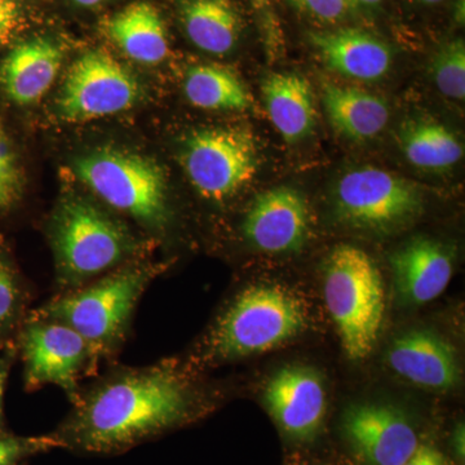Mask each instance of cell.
I'll return each mask as SVG.
<instances>
[{
	"instance_id": "6da1fadb",
	"label": "cell",
	"mask_w": 465,
	"mask_h": 465,
	"mask_svg": "<svg viewBox=\"0 0 465 465\" xmlns=\"http://www.w3.org/2000/svg\"><path fill=\"white\" fill-rule=\"evenodd\" d=\"M195 409L191 379L174 361L118 367L82 388L52 436L64 449L116 454L185 424Z\"/></svg>"
},
{
	"instance_id": "7a4b0ae2",
	"label": "cell",
	"mask_w": 465,
	"mask_h": 465,
	"mask_svg": "<svg viewBox=\"0 0 465 465\" xmlns=\"http://www.w3.org/2000/svg\"><path fill=\"white\" fill-rule=\"evenodd\" d=\"M159 265L127 262L78 289L60 292L33 317L66 324L91 345L96 356H115L130 332L134 314Z\"/></svg>"
},
{
	"instance_id": "3957f363",
	"label": "cell",
	"mask_w": 465,
	"mask_h": 465,
	"mask_svg": "<svg viewBox=\"0 0 465 465\" xmlns=\"http://www.w3.org/2000/svg\"><path fill=\"white\" fill-rule=\"evenodd\" d=\"M60 292L84 286L134 255L137 242L121 222L81 197L65 198L51 223Z\"/></svg>"
},
{
	"instance_id": "277c9868",
	"label": "cell",
	"mask_w": 465,
	"mask_h": 465,
	"mask_svg": "<svg viewBox=\"0 0 465 465\" xmlns=\"http://www.w3.org/2000/svg\"><path fill=\"white\" fill-rule=\"evenodd\" d=\"M307 324L304 307L289 291L271 284L249 287L217 317L203 342L210 362L265 353L298 336Z\"/></svg>"
},
{
	"instance_id": "5b68a950",
	"label": "cell",
	"mask_w": 465,
	"mask_h": 465,
	"mask_svg": "<svg viewBox=\"0 0 465 465\" xmlns=\"http://www.w3.org/2000/svg\"><path fill=\"white\" fill-rule=\"evenodd\" d=\"M323 295L351 360L374 351L385 313L382 275L365 251L351 244L335 247L324 269Z\"/></svg>"
},
{
	"instance_id": "8992f818",
	"label": "cell",
	"mask_w": 465,
	"mask_h": 465,
	"mask_svg": "<svg viewBox=\"0 0 465 465\" xmlns=\"http://www.w3.org/2000/svg\"><path fill=\"white\" fill-rule=\"evenodd\" d=\"M76 177L104 203L152 231H162L170 222L167 182L163 170L153 159L104 148L76 159Z\"/></svg>"
},
{
	"instance_id": "52a82bcc",
	"label": "cell",
	"mask_w": 465,
	"mask_h": 465,
	"mask_svg": "<svg viewBox=\"0 0 465 465\" xmlns=\"http://www.w3.org/2000/svg\"><path fill=\"white\" fill-rule=\"evenodd\" d=\"M27 391L56 385L72 403L81 381L96 371L100 358L74 330L56 321L30 317L20 335Z\"/></svg>"
},
{
	"instance_id": "ba28073f",
	"label": "cell",
	"mask_w": 465,
	"mask_h": 465,
	"mask_svg": "<svg viewBox=\"0 0 465 465\" xmlns=\"http://www.w3.org/2000/svg\"><path fill=\"white\" fill-rule=\"evenodd\" d=\"M183 167L195 191L222 202L249 183L258 171V149L252 134L242 128H207L186 140Z\"/></svg>"
},
{
	"instance_id": "9c48e42d",
	"label": "cell",
	"mask_w": 465,
	"mask_h": 465,
	"mask_svg": "<svg viewBox=\"0 0 465 465\" xmlns=\"http://www.w3.org/2000/svg\"><path fill=\"white\" fill-rule=\"evenodd\" d=\"M335 198L339 219L365 231L399 228L423 210V195L415 183L374 167L358 168L344 174Z\"/></svg>"
},
{
	"instance_id": "30bf717a",
	"label": "cell",
	"mask_w": 465,
	"mask_h": 465,
	"mask_svg": "<svg viewBox=\"0 0 465 465\" xmlns=\"http://www.w3.org/2000/svg\"><path fill=\"white\" fill-rule=\"evenodd\" d=\"M140 85L130 70L101 51H88L70 66L57 97V114L84 124L133 108Z\"/></svg>"
},
{
	"instance_id": "8fae6325",
	"label": "cell",
	"mask_w": 465,
	"mask_h": 465,
	"mask_svg": "<svg viewBox=\"0 0 465 465\" xmlns=\"http://www.w3.org/2000/svg\"><path fill=\"white\" fill-rule=\"evenodd\" d=\"M342 434L369 465L405 464L419 448L418 434L396 407L382 403H356L344 411Z\"/></svg>"
},
{
	"instance_id": "7c38bea8",
	"label": "cell",
	"mask_w": 465,
	"mask_h": 465,
	"mask_svg": "<svg viewBox=\"0 0 465 465\" xmlns=\"http://www.w3.org/2000/svg\"><path fill=\"white\" fill-rule=\"evenodd\" d=\"M309 228L311 210L307 198L287 186L259 194L242 224L251 246L269 253L299 250L307 242Z\"/></svg>"
},
{
	"instance_id": "4fadbf2b",
	"label": "cell",
	"mask_w": 465,
	"mask_h": 465,
	"mask_svg": "<svg viewBox=\"0 0 465 465\" xmlns=\"http://www.w3.org/2000/svg\"><path fill=\"white\" fill-rule=\"evenodd\" d=\"M264 401L284 433L298 440L316 439L326 414L327 399L322 378L313 369L283 367L269 379Z\"/></svg>"
},
{
	"instance_id": "5bb4252c",
	"label": "cell",
	"mask_w": 465,
	"mask_h": 465,
	"mask_svg": "<svg viewBox=\"0 0 465 465\" xmlns=\"http://www.w3.org/2000/svg\"><path fill=\"white\" fill-rule=\"evenodd\" d=\"M388 363L406 381L430 390H452L461 381L457 349L430 330L397 336L388 351Z\"/></svg>"
},
{
	"instance_id": "9a60e30c",
	"label": "cell",
	"mask_w": 465,
	"mask_h": 465,
	"mask_svg": "<svg viewBox=\"0 0 465 465\" xmlns=\"http://www.w3.org/2000/svg\"><path fill=\"white\" fill-rule=\"evenodd\" d=\"M394 286L407 304L420 305L439 298L451 281L452 258L440 242L416 237L391 258Z\"/></svg>"
},
{
	"instance_id": "2e32d148",
	"label": "cell",
	"mask_w": 465,
	"mask_h": 465,
	"mask_svg": "<svg viewBox=\"0 0 465 465\" xmlns=\"http://www.w3.org/2000/svg\"><path fill=\"white\" fill-rule=\"evenodd\" d=\"M63 60V50L51 39L18 43L0 65V84L18 105H32L50 91Z\"/></svg>"
},
{
	"instance_id": "e0dca14e",
	"label": "cell",
	"mask_w": 465,
	"mask_h": 465,
	"mask_svg": "<svg viewBox=\"0 0 465 465\" xmlns=\"http://www.w3.org/2000/svg\"><path fill=\"white\" fill-rule=\"evenodd\" d=\"M311 41L330 69L349 78L376 81L391 69V48L363 30L313 33Z\"/></svg>"
},
{
	"instance_id": "ac0fdd59",
	"label": "cell",
	"mask_w": 465,
	"mask_h": 465,
	"mask_svg": "<svg viewBox=\"0 0 465 465\" xmlns=\"http://www.w3.org/2000/svg\"><path fill=\"white\" fill-rule=\"evenodd\" d=\"M266 112L287 143L305 139L316 127L313 90L304 76L275 73L262 82Z\"/></svg>"
},
{
	"instance_id": "d6986e66",
	"label": "cell",
	"mask_w": 465,
	"mask_h": 465,
	"mask_svg": "<svg viewBox=\"0 0 465 465\" xmlns=\"http://www.w3.org/2000/svg\"><path fill=\"white\" fill-rule=\"evenodd\" d=\"M106 32L122 52L143 65H158L168 54L166 26L154 5L134 2L116 12Z\"/></svg>"
},
{
	"instance_id": "ffe728a7",
	"label": "cell",
	"mask_w": 465,
	"mask_h": 465,
	"mask_svg": "<svg viewBox=\"0 0 465 465\" xmlns=\"http://www.w3.org/2000/svg\"><path fill=\"white\" fill-rule=\"evenodd\" d=\"M322 101L335 130L349 139H372L384 130L390 119L385 101L361 88L326 84Z\"/></svg>"
},
{
	"instance_id": "44dd1931",
	"label": "cell",
	"mask_w": 465,
	"mask_h": 465,
	"mask_svg": "<svg viewBox=\"0 0 465 465\" xmlns=\"http://www.w3.org/2000/svg\"><path fill=\"white\" fill-rule=\"evenodd\" d=\"M182 21L193 45L208 54H228L240 38L241 18L229 0H185Z\"/></svg>"
},
{
	"instance_id": "7402d4cb",
	"label": "cell",
	"mask_w": 465,
	"mask_h": 465,
	"mask_svg": "<svg viewBox=\"0 0 465 465\" xmlns=\"http://www.w3.org/2000/svg\"><path fill=\"white\" fill-rule=\"evenodd\" d=\"M401 148L414 166L424 170H446L463 157V146L454 134L439 122H410L400 134Z\"/></svg>"
},
{
	"instance_id": "603a6c76",
	"label": "cell",
	"mask_w": 465,
	"mask_h": 465,
	"mask_svg": "<svg viewBox=\"0 0 465 465\" xmlns=\"http://www.w3.org/2000/svg\"><path fill=\"white\" fill-rule=\"evenodd\" d=\"M183 91L192 105L204 110H246L249 91L240 78L224 66L198 65L186 74Z\"/></svg>"
},
{
	"instance_id": "cb8c5ba5",
	"label": "cell",
	"mask_w": 465,
	"mask_h": 465,
	"mask_svg": "<svg viewBox=\"0 0 465 465\" xmlns=\"http://www.w3.org/2000/svg\"><path fill=\"white\" fill-rule=\"evenodd\" d=\"M432 75L440 94L449 99L465 97V47L461 39L443 45L432 63Z\"/></svg>"
},
{
	"instance_id": "d4e9b609",
	"label": "cell",
	"mask_w": 465,
	"mask_h": 465,
	"mask_svg": "<svg viewBox=\"0 0 465 465\" xmlns=\"http://www.w3.org/2000/svg\"><path fill=\"white\" fill-rule=\"evenodd\" d=\"M61 448L56 437H17L0 434V465H21L26 459Z\"/></svg>"
},
{
	"instance_id": "484cf974",
	"label": "cell",
	"mask_w": 465,
	"mask_h": 465,
	"mask_svg": "<svg viewBox=\"0 0 465 465\" xmlns=\"http://www.w3.org/2000/svg\"><path fill=\"white\" fill-rule=\"evenodd\" d=\"M24 305V291L16 274L0 259V336L16 323Z\"/></svg>"
},
{
	"instance_id": "4316f807",
	"label": "cell",
	"mask_w": 465,
	"mask_h": 465,
	"mask_svg": "<svg viewBox=\"0 0 465 465\" xmlns=\"http://www.w3.org/2000/svg\"><path fill=\"white\" fill-rule=\"evenodd\" d=\"M21 174L7 134L0 127V208L14 203L20 195Z\"/></svg>"
},
{
	"instance_id": "83f0119b",
	"label": "cell",
	"mask_w": 465,
	"mask_h": 465,
	"mask_svg": "<svg viewBox=\"0 0 465 465\" xmlns=\"http://www.w3.org/2000/svg\"><path fill=\"white\" fill-rule=\"evenodd\" d=\"M293 7L308 16L326 24H338L351 14L353 5L349 0H289Z\"/></svg>"
},
{
	"instance_id": "f1b7e54d",
	"label": "cell",
	"mask_w": 465,
	"mask_h": 465,
	"mask_svg": "<svg viewBox=\"0 0 465 465\" xmlns=\"http://www.w3.org/2000/svg\"><path fill=\"white\" fill-rule=\"evenodd\" d=\"M20 12L15 0H0V42L8 38L16 29Z\"/></svg>"
},
{
	"instance_id": "f546056e",
	"label": "cell",
	"mask_w": 465,
	"mask_h": 465,
	"mask_svg": "<svg viewBox=\"0 0 465 465\" xmlns=\"http://www.w3.org/2000/svg\"><path fill=\"white\" fill-rule=\"evenodd\" d=\"M402 465H446L442 455L430 446H420L416 449L412 457Z\"/></svg>"
},
{
	"instance_id": "4dcf8cb0",
	"label": "cell",
	"mask_w": 465,
	"mask_h": 465,
	"mask_svg": "<svg viewBox=\"0 0 465 465\" xmlns=\"http://www.w3.org/2000/svg\"><path fill=\"white\" fill-rule=\"evenodd\" d=\"M7 360H0V419L3 412V399H5V385H7L9 366Z\"/></svg>"
},
{
	"instance_id": "1f68e13d",
	"label": "cell",
	"mask_w": 465,
	"mask_h": 465,
	"mask_svg": "<svg viewBox=\"0 0 465 465\" xmlns=\"http://www.w3.org/2000/svg\"><path fill=\"white\" fill-rule=\"evenodd\" d=\"M354 8H376L382 0H349Z\"/></svg>"
},
{
	"instance_id": "d6a6232c",
	"label": "cell",
	"mask_w": 465,
	"mask_h": 465,
	"mask_svg": "<svg viewBox=\"0 0 465 465\" xmlns=\"http://www.w3.org/2000/svg\"><path fill=\"white\" fill-rule=\"evenodd\" d=\"M75 5H82V7H96L101 3L106 2V0H73Z\"/></svg>"
},
{
	"instance_id": "836d02e7",
	"label": "cell",
	"mask_w": 465,
	"mask_h": 465,
	"mask_svg": "<svg viewBox=\"0 0 465 465\" xmlns=\"http://www.w3.org/2000/svg\"><path fill=\"white\" fill-rule=\"evenodd\" d=\"M255 3L256 8L262 11V14H266L269 9V0H252Z\"/></svg>"
},
{
	"instance_id": "e575fe53",
	"label": "cell",
	"mask_w": 465,
	"mask_h": 465,
	"mask_svg": "<svg viewBox=\"0 0 465 465\" xmlns=\"http://www.w3.org/2000/svg\"><path fill=\"white\" fill-rule=\"evenodd\" d=\"M418 2L424 3V5H439L443 0H418Z\"/></svg>"
}]
</instances>
